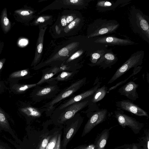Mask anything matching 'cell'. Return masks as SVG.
<instances>
[{"instance_id":"6da1fadb","label":"cell","mask_w":149,"mask_h":149,"mask_svg":"<svg viewBox=\"0 0 149 149\" xmlns=\"http://www.w3.org/2000/svg\"><path fill=\"white\" fill-rule=\"evenodd\" d=\"M93 38L81 35L69 37L67 40L55 49L45 61L32 69L38 70L47 66L60 65L78 50L94 43Z\"/></svg>"},{"instance_id":"7a4b0ae2","label":"cell","mask_w":149,"mask_h":149,"mask_svg":"<svg viewBox=\"0 0 149 149\" xmlns=\"http://www.w3.org/2000/svg\"><path fill=\"white\" fill-rule=\"evenodd\" d=\"M130 26L132 31L149 43V17L140 9L132 6L129 16Z\"/></svg>"},{"instance_id":"3957f363","label":"cell","mask_w":149,"mask_h":149,"mask_svg":"<svg viewBox=\"0 0 149 149\" xmlns=\"http://www.w3.org/2000/svg\"><path fill=\"white\" fill-rule=\"evenodd\" d=\"M119 26L116 20L98 19L88 25L86 36L94 38L111 33L115 32Z\"/></svg>"},{"instance_id":"277c9868","label":"cell","mask_w":149,"mask_h":149,"mask_svg":"<svg viewBox=\"0 0 149 149\" xmlns=\"http://www.w3.org/2000/svg\"><path fill=\"white\" fill-rule=\"evenodd\" d=\"M92 0H56L43 8L38 13L40 14L48 10L61 9L81 10L86 8Z\"/></svg>"},{"instance_id":"5b68a950","label":"cell","mask_w":149,"mask_h":149,"mask_svg":"<svg viewBox=\"0 0 149 149\" xmlns=\"http://www.w3.org/2000/svg\"><path fill=\"white\" fill-rule=\"evenodd\" d=\"M86 77H84L74 82L68 87L61 91L50 101L46 103L41 108L47 109V112L54 110V106L66 98L70 96L79 90L85 84Z\"/></svg>"},{"instance_id":"8992f818","label":"cell","mask_w":149,"mask_h":149,"mask_svg":"<svg viewBox=\"0 0 149 149\" xmlns=\"http://www.w3.org/2000/svg\"><path fill=\"white\" fill-rule=\"evenodd\" d=\"M57 84H50L43 86H37L30 94L31 100L35 102H38L45 100L54 98L61 91Z\"/></svg>"},{"instance_id":"52a82bcc","label":"cell","mask_w":149,"mask_h":149,"mask_svg":"<svg viewBox=\"0 0 149 149\" xmlns=\"http://www.w3.org/2000/svg\"><path fill=\"white\" fill-rule=\"evenodd\" d=\"M144 56V51L143 50L138 51L132 54L130 57L118 68L108 84L112 83L130 69L141 65Z\"/></svg>"},{"instance_id":"ba28073f","label":"cell","mask_w":149,"mask_h":149,"mask_svg":"<svg viewBox=\"0 0 149 149\" xmlns=\"http://www.w3.org/2000/svg\"><path fill=\"white\" fill-rule=\"evenodd\" d=\"M87 98L72 104L62 109L53 112L54 114L57 115V122L63 123L67 121L88 105L90 100L86 99Z\"/></svg>"},{"instance_id":"9c48e42d","label":"cell","mask_w":149,"mask_h":149,"mask_svg":"<svg viewBox=\"0 0 149 149\" xmlns=\"http://www.w3.org/2000/svg\"><path fill=\"white\" fill-rule=\"evenodd\" d=\"M114 116L119 124L123 128H125L126 126H128L135 134L139 133L143 127V123L137 121L134 118L124 114L121 111H115Z\"/></svg>"},{"instance_id":"30bf717a","label":"cell","mask_w":149,"mask_h":149,"mask_svg":"<svg viewBox=\"0 0 149 149\" xmlns=\"http://www.w3.org/2000/svg\"><path fill=\"white\" fill-rule=\"evenodd\" d=\"M83 121V118L78 113L73 117L66 122L69 126L63 140V148L65 147L76 133Z\"/></svg>"},{"instance_id":"8fae6325","label":"cell","mask_w":149,"mask_h":149,"mask_svg":"<svg viewBox=\"0 0 149 149\" xmlns=\"http://www.w3.org/2000/svg\"><path fill=\"white\" fill-rule=\"evenodd\" d=\"M107 113V111L105 109H102L93 113L85 125L81 136H85L95 126L105 121Z\"/></svg>"},{"instance_id":"7c38bea8","label":"cell","mask_w":149,"mask_h":149,"mask_svg":"<svg viewBox=\"0 0 149 149\" xmlns=\"http://www.w3.org/2000/svg\"><path fill=\"white\" fill-rule=\"evenodd\" d=\"M94 42L106 46H127L137 44L128 38L122 39L112 36H103L93 38Z\"/></svg>"},{"instance_id":"4fadbf2b","label":"cell","mask_w":149,"mask_h":149,"mask_svg":"<svg viewBox=\"0 0 149 149\" xmlns=\"http://www.w3.org/2000/svg\"><path fill=\"white\" fill-rule=\"evenodd\" d=\"M100 86V83L99 82L90 89L71 97L64 103L61 104L52 112H55L62 109L72 104L79 102L93 95Z\"/></svg>"},{"instance_id":"5bb4252c","label":"cell","mask_w":149,"mask_h":149,"mask_svg":"<svg viewBox=\"0 0 149 149\" xmlns=\"http://www.w3.org/2000/svg\"><path fill=\"white\" fill-rule=\"evenodd\" d=\"M18 110L27 119L39 118L41 116L43 112H47V109L45 108H36L32 106L30 103L25 102L22 103Z\"/></svg>"},{"instance_id":"9a60e30c","label":"cell","mask_w":149,"mask_h":149,"mask_svg":"<svg viewBox=\"0 0 149 149\" xmlns=\"http://www.w3.org/2000/svg\"><path fill=\"white\" fill-rule=\"evenodd\" d=\"M81 15L75 10L65 9L59 15L56 21L62 30L71 22Z\"/></svg>"},{"instance_id":"2e32d148","label":"cell","mask_w":149,"mask_h":149,"mask_svg":"<svg viewBox=\"0 0 149 149\" xmlns=\"http://www.w3.org/2000/svg\"><path fill=\"white\" fill-rule=\"evenodd\" d=\"M116 106L119 109L131 112L139 116L149 117L145 110L129 100H123L117 102Z\"/></svg>"},{"instance_id":"e0dca14e","label":"cell","mask_w":149,"mask_h":149,"mask_svg":"<svg viewBox=\"0 0 149 149\" xmlns=\"http://www.w3.org/2000/svg\"><path fill=\"white\" fill-rule=\"evenodd\" d=\"M48 26H39L38 36L36 43L35 54L31 66L35 67L40 63L43 53L45 33Z\"/></svg>"},{"instance_id":"ac0fdd59","label":"cell","mask_w":149,"mask_h":149,"mask_svg":"<svg viewBox=\"0 0 149 149\" xmlns=\"http://www.w3.org/2000/svg\"><path fill=\"white\" fill-rule=\"evenodd\" d=\"M84 22V18L81 14L62 30L60 38L72 36L76 34L82 28Z\"/></svg>"},{"instance_id":"d6986e66","label":"cell","mask_w":149,"mask_h":149,"mask_svg":"<svg viewBox=\"0 0 149 149\" xmlns=\"http://www.w3.org/2000/svg\"><path fill=\"white\" fill-rule=\"evenodd\" d=\"M67 66L66 65H52L43 69L42 71V76L40 79L36 83L38 86L46 82L54 76L62 71H67Z\"/></svg>"},{"instance_id":"ffe728a7","label":"cell","mask_w":149,"mask_h":149,"mask_svg":"<svg viewBox=\"0 0 149 149\" xmlns=\"http://www.w3.org/2000/svg\"><path fill=\"white\" fill-rule=\"evenodd\" d=\"M118 60L117 55L113 52L111 49H107L97 62L91 67L99 66L104 69L113 65Z\"/></svg>"},{"instance_id":"44dd1931","label":"cell","mask_w":149,"mask_h":149,"mask_svg":"<svg viewBox=\"0 0 149 149\" xmlns=\"http://www.w3.org/2000/svg\"><path fill=\"white\" fill-rule=\"evenodd\" d=\"M139 84L134 81H130L119 88L118 92L120 95L126 97L132 101H135L139 98L136 89Z\"/></svg>"},{"instance_id":"7402d4cb","label":"cell","mask_w":149,"mask_h":149,"mask_svg":"<svg viewBox=\"0 0 149 149\" xmlns=\"http://www.w3.org/2000/svg\"><path fill=\"white\" fill-rule=\"evenodd\" d=\"M127 1L118 0L114 2L105 0H99L97 1L96 5V9L100 12L114 10L120 5L123 3H125Z\"/></svg>"},{"instance_id":"603a6c76","label":"cell","mask_w":149,"mask_h":149,"mask_svg":"<svg viewBox=\"0 0 149 149\" xmlns=\"http://www.w3.org/2000/svg\"><path fill=\"white\" fill-rule=\"evenodd\" d=\"M36 10L30 7H28L16 10L14 12L22 21L26 23L29 22L35 18L37 16L36 14Z\"/></svg>"},{"instance_id":"cb8c5ba5","label":"cell","mask_w":149,"mask_h":149,"mask_svg":"<svg viewBox=\"0 0 149 149\" xmlns=\"http://www.w3.org/2000/svg\"><path fill=\"white\" fill-rule=\"evenodd\" d=\"M29 68L25 69L14 72L9 76L8 80L11 83H18L20 80L28 79L32 77Z\"/></svg>"},{"instance_id":"d4e9b609","label":"cell","mask_w":149,"mask_h":149,"mask_svg":"<svg viewBox=\"0 0 149 149\" xmlns=\"http://www.w3.org/2000/svg\"><path fill=\"white\" fill-rule=\"evenodd\" d=\"M79 72L77 70L72 71H62L59 73L55 77L49 79L46 83L48 84H57L59 81H66L71 79Z\"/></svg>"},{"instance_id":"484cf974","label":"cell","mask_w":149,"mask_h":149,"mask_svg":"<svg viewBox=\"0 0 149 149\" xmlns=\"http://www.w3.org/2000/svg\"><path fill=\"white\" fill-rule=\"evenodd\" d=\"M53 22V17L52 15L42 14L37 15L30 24L31 26H42L51 25Z\"/></svg>"},{"instance_id":"4316f807","label":"cell","mask_w":149,"mask_h":149,"mask_svg":"<svg viewBox=\"0 0 149 149\" xmlns=\"http://www.w3.org/2000/svg\"><path fill=\"white\" fill-rule=\"evenodd\" d=\"M36 83L26 84L18 83L10 84L9 88L10 91L17 94H24L28 90L37 86Z\"/></svg>"},{"instance_id":"83f0119b","label":"cell","mask_w":149,"mask_h":149,"mask_svg":"<svg viewBox=\"0 0 149 149\" xmlns=\"http://www.w3.org/2000/svg\"><path fill=\"white\" fill-rule=\"evenodd\" d=\"M0 130H3L9 132L14 138H17L13 134V132L10 125L8 119L7 114L0 107Z\"/></svg>"},{"instance_id":"f1b7e54d","label":"cell","mask_w":149,"mask_h":149,"mask_svg":"<svg viewBox=\"0 0 149 149\" xmlns=\"http://www.w3.org/2000/svg\"><path fill=\"white\" fill-rule=\"evenodd\" d=\"M109 130H103L96 139L95 149H104L109 136Z\"/></svg>"},{"instance_id":"f546056e","label":"cell","mask_w":149,"mask_h":149,"mask_svg":"<svg viewBox=\"0 0 149 149\" xmlns=\"http://www.w3.org/2000/svg\"><path fill=\"white\" fill-rule=\"evenodd\" d=\"M1 26L4 33H7L10 30L11 25L8 18L7 10L4 8L1 12L0 16Z\"/></svg>"},{"instance_id":"4dcf8cb0","label":"cell","mask_w":149,"mask_h":149,"mask_svg":"<svg viewBox=\"0 0 149 149\" xmlns=\"http://www.w3.org/2000/svg\"><path fill=\"white\" fill-rule=\"evenodd\" d=\"M107 92V88L105 85L99 88L93 95L91 102L94 103L99 101L104 98Z\"/></svg>"},{"instance_id":"1f68e13d","label":"cell","mask_w":149,"mask_h":149,"mask_svg":"<svg viewBox=\"0 0 149 149\" xmlns=\"http://www.w3.org/2000/svg\"><path fill=\"white\" fill-rule=\"evenodd\" d=\"M107 49V48L100 49L91 53L89 56L91 63H88V64L91 66L95 64L105 53Z\"/></svg>"},{"instance_id":"d6a6232c","label":"cell","mask_w":149,"mask_h":149,"mask_svg":"<svg viewBox=\"0 0 149 149\" xmlns=\"http://www.w3.org/2000/svg\"><path fill=\"white\" fill-rule=\"evenodd\" d=\"M142 68V67L140 66H139L136 68H134V70H133V72L132 73V74L130 75L129 77L126 78L123 81H121L118 83H117L115 85L110 87L109 89L107 91V93H109V92L111 90H114L118 86H120V85L122 84H123L125 83L130 78L132 77L133 76H134L135 75L139 72H140Z\"/></svg>"},{"instance_id":"836d02e7","label":"cell","mask_w":149,"mask_h":149,"mask_svg":"<svg viewBox=\"0 0 149 149\" xmlns=\"http://www.w3.org/2000/svg\"><path fill=\"white\" fill-rule=\"evenodd\" d=\"M58 135L56 134L52 138L45 149H54L56 145Z\"/></svg>"},{"instance_id":"e575fe53","label":"cell","mask_w":149,"mask_h":149,"mask_svg":"<svg viewBox=\"0 0 149 149\" xmlns=\"http://www.w3.org/2000/svg\"><path fill=\"white\" fill-rule=\"evenodd\" d=\"M50 138L48 136L44 138L40 146L39 149H45L49 142Z\"/></svg>"},{"instance_id":"d590c367","label":"cell","mask_w":149,"mask_h":149,"mask_svg":"<svg viewBox=\"0 0 149 149\" xmlns=\"http://www.w3.org/2000/svg\"><path fill=\"white\" fill-rule=\"evenodd\" d=\"M143 141L144 143H143V149H149V135L148 133V135L146 136L143 139Z\"/></svg>"},{"instance_id":"8d00e7d4","label":"cell","mask_w":149,"mask_h":149,"mask_svg":"<svg viewBox=\"0 0 149 149\" xmlns=\"http://www.w3.org/2000/svg\"><path fill=\"white\" fill-rule=\"evenodd\" d=\"M61 135L59 134L54 149H60L61 145Z\"/></svg>"},{"instance_id":"74e56055","label":"cell","mask_w":149,"mask_h":149,"mask_svg":"<svg viewBox=\"0 0 149 149\" xmlns=\"http://www.w3.org/2000/svg\"><path fill=\"white\" fill-rule=\"evenodd\" d=\"M0 149H11L7 144L0 141Z\"/></svg>"},{"instance_id":"f35d334b","label":"cell","mask_w":149,"mask_h":149,"mask_svg":"<svg viewBox=\"0 0 149 149\" xmlns=\"http://www.w3.org/2000/svg\"><path fill=\"white\" fill-rule=\"evenodd\" d=\"M6 88L4 83L2 81L0 80V93L4 92Z\"/></svg>"},{"instance_id":"ab89813d","label":"cell","mask_w":149,"mask_h":149,"mask_svg":"<svg viewBox=\"0 0 149 149\" xmlns=\"http://www.w3.org/2000/svg\"><path fill=\"white\" fill-rule=\"evenodd\" d=\"M6 60V59L5 58H3L0 60V80H1V73L3 69Z\"/></svg>"},{"instance_id":"60d3db41","label":"cell","mask_w":149,"mask_h":149,"mask_svg":"<svg viewBox=\"0 0 149 149\" xmlns=\"http://www.w3.org/2000/svg\"><path fill=\"white\" fill-rule=\"evenodd\" d=\"M87 146L86 145L79 146L74 149H86Z\"/></svg>"},{"instance_id":"b9f144b4","label":"cell","mask_w":149,"mask_h":149,"mask_svg":"<svg viewBox=\"0 0 149 149\" xmlns=\"http://www.w3.org/2000/svg\"><path fill=\"white\" fill-rule=\"evenodd\" d=\"M132 149H140L138 147L137 144H132Z\"/></svg>"},{"instance_id":"7bdbcfd3","label":"cell","mask_w":149,"mask_h":149,"mask_svg":"<svg viewBox=\"0 0 149 149\" xmlns=\"http://www.w3.org/2000/svg\"><path fill=\"white\" fill-rule=\"evenodd\" d=\"M129 145H128V146H123V149H132V146L130 148V147L128 146Z\"/></svg>"}]
</instances>
